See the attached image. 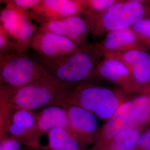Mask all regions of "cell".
<instances>
[{
  "instance_id": "obj_1",
  "label": "cell",
  "mask_w": 150,
  "mask_h": 150,
  "mask_svg": "<svg viewBox=\"0 0 150 150\" xmlns=\"http://www.w3.org/2000/svg\"><path fill=\"white\" fill-rule=\"evenodd\" d=\"M103 58L100 43H88L71 54L58 58L38 56V62L51 77L75 87L93 82L95 70Z\"/></svg>"
},
{
  "instance_id": "obj_2",
  "label": "cell",
  "mask_w": 150,
  "mask_h": 150,
  "mask_svg": "<svg viewBox=\"0 0 150 150\" xmlns=\"http://www.w3.org/2000/svg\"><path fill=\"white\" fill-rule=\"evenodd\" d=\"M132 95L116 87L89 82L62 92L55 105H75L82 107L106 122Z\"/></svg>"
},
{
  "instance_id": "obj_3",
  "label": "cell",
  "mask_w": 150,
  "mask_h": 150,
  "mask_svg": "<svg viewBox=\"0 0 150 150\" xmlns=\"http://www.w3.org/2000/svg\"><path fill=\"white\" fill-rule=\"evenodd\" d=\"M74 87L50 76L17 88L1 85L0 102H6L15 108L34 111L55 105L59 95Z\"/></svg>"
},
{
  "instance_id": "obj_4",
  "label": "cell",
  "mask_w": 150,
  "mask_h": 150,
  "mask_svg": "<svg viewBox=\"0 0 150 150\" xmlns=\"http://www.w3.org/2000/svg\"><path fill=\"white\" fill-rule=\"evenodd\" d=\"M150 8L145 4L133 1H121L96 15L84 13L91 34L95 38L108 32L132 28L138 22L149 17Z\"/></svg>"
},
{
  "instance_id": "obj_5",
  "label": "cell",
  "mask_w": 150,
  "mask_h": 150,
  "mask_svg": "<svg viewBox=\"0 0 150 150\" xmlns=\"http://www.w3.org/2000/svg\"><path fill=\"white\" fill-rule=\"evenodd\" d=\"M50 76L42 64L24 54L0 55V83L17 88Z\"/></svg>"
},
{
  "instance_id": "obj_6",
  "label": "cell",
  "mask_w": 150,
  "mask_h": 150,
  "mask_svg": "<svg viewBox=\"0 0 150 150\" xmlns=\"http://www.w3.org/2000/svg\"><path fill=\"white\" fill-rule=\"evenodd\" d=\"M0 26L11 38L15 51L24 54L30 48L32 38L38 26L30 18L28 10L7 5L1 11Z\"/></svg>"
},
{
  "instance_id": "obj_7",
  "label": "cell",
  "mask_w": 150,
  "mask_h": 150,
  "mask_svg": "<svg viewBox=\"0 0 150 150\" xmlns=\"http://www.w3.org/2000/svg\"><path fill=\"white\" fill-rule=\"evenodd\" d=\"M94 79L108 82L132 96L144 89L134 80L126 65L112 57L104 56L95 70Z\"/></svg>"
},
{
  "instance_id": "obj_8",
  "label": "cell",
  "mask_w": 150,
  "mask_h": 150,
  "mask_svg": "<svg viewBox=\"0 0 150 150\" xmlns=\"http://www.w3.org/2000/svg\"><path fill=\"white\" fill-rule=\"evenodd\" d=\"M85 13L79 2L75 0H41L28 10L30 18L38 23V27L69 16L83 15Z\"/></svg>"
},
{
  "instance_id": "obj_9",
  "label": "cell",
  "mask_w": 150,
  "mask_h": 150,
  "mask_svg": "<svg viewBox=\"0 0 150 150\" xmlns=\"http://www.w3.org/2000/svg\"><path fill=\"white\" fill-rule=\"evenodd\" d=\"M37 116L34 111L13 107L6 135L31 147L40 149L36 131Z\"/></svg>"
},
{
  "instance_id": "obj_10",
  "label": "cell",
  "mask_w": 150,
  "mask_h": 150,
  "mask_svg": "<svg viewBox=\"0 0 150 150\" xmlns=\"http://www.w3.org/2000/svg\"><path fill=\"white\" fill-rule=\"evenodd\" d=\"M67 115V129L77 137L88 145L97 139L102 126L96 116L82 107L75 105L64 106Z\"/></svg>"
},
{
  "instance_id": "obj_11",
  "label": "cell",
  "mask_w": 150,
  "mask_h": 150,
  "mask_svg": "<svg viewBox=\"0 0 150 150\" xmlns=\"http://www.w3.org/2000/svg\"><path fill=\"white\" fill-rule=\"evenodd\" d=\"M80 46L70 40L52 32L40 30L34 34L30 48L38 54V56L54 59L71 54L79 50Z\"/></svg>"
},
{
  "instance_id": "obj_12",
  "label": "cell",
  "mask_w": 150,
  "mask_h": 150,
  "mask_svg": "<svg viewBox=\"0 0 150 150\" xmlns=\"http://www.w3.org/2000/svg\"><path fill=\"white\" fill-rule=\"evenodd\" d=\"M38 28L63 36L80 46L88 44L87 40L91 33L88 22L81 15L51 22L39 26Z\"/></svg>"
},
{
  "instance_id": "obj_13",
  "label": "cell",
  "mask_w": 150,
  "mask_h": 150,
  "mask_svg": "<svg viewBox=\"0 0 150 150\" xmlns=\"http://www.w3.org/2000/svg\"><path fill=\"white\" fill-rule=\"evenodd\" d=\"M116 58L129 68L136 82L143 88L150 86V54L146 48L105 54Z\"/></svg>"
},
{
  "instance_id": "obj_14",
  "label": "cell",
  "mask_w": 150,
  "mask_h": 150,
  "mask_svg": "<svg viewBox=\"0 0 150 150\" xmlns=\"http://www.w3.org/2000/svg\"><path fill=\"white\" fill-rule=\"evenodd\" d=\"M100 45L104 55L134 49L146 48L132 28L107 33Z\"/></svg>"
},
{
  "instance_id": "obj_15",
  "label": "cell",
  "mask_w": 150,
  "mask_h": 150,
  "mask_svg": "<svg viewBox=\"0 0 150 150\" xmlns=\"http://www.w3.org/2000/svg\"><path fill=\"white\" fill-rule=\"evenodd\" d=\"M130 128L147 127L150 125V86L126 101Z\"/></svg>"
},
{
  "instance_id": "obj_16",
  "label": "cell",
  "mask_w": 150,
  "mask_h": 150,
  "mask_svg": "<svg viewBox=\"0 0 150 150\" xmlns=\"http://www.w3.org/2000/svg\"><path fill=\"white\" fill-rule=\"evenodd\" d=\"M47 144L45 150H85L88 144L77 137L66 127L52 129L46 134Z\"/></svg>"
},
{
  "instance_id": "obj_17",
  "label": "cell",
  "mask_w": 150,
  "mask_h": 150,
  "mask_svg": "<svg viewBox=\"0 0 150 150\" xmlns=\"http://www.w3.org/2000/svg\"><path fill=\"white\" fill-rule=\"evenodd\" d=\"M68 119L64 107L52 105L43 108L38 113L36 131L40 140L43 134L57 127H67Z\"/></svg>"
},
{
  "instance_id": "obj_18",
  "label": "cell",
  "mask_w": 150,
  "mask_h": 150,
  "mask_svg": "<svg viewBox=\"0 0 150 150\" xmlns=\"http://www.w3.org/2000/svg\"><path fill=\"white\" fill-rule=\"evenodd\" d=\"M146 128L125 129L106 144L97 147L91 146L88 150H134Z\"/></svg>"
},
{
  "instance_id": "obj_19",
  "label": "cell",
  "mask_w": 150,
  "mask_h": 150,
  "mask_svg": "<svg viewBox=\"0 0 150 150\" xmlns=\"http://www.w3.org/2000/svg\"><path fill=\"white\" fill-rule=\"evenodd\" d=\"M121 1L122 0H81L79 4L85 11V13L96 15Z\"/></svg>"
},
{
  "instance_id": "obj_20",
  "label": "cell",
  "mask_w": 150,
  "mask_h": 150,
  "mask_svg": "<svg viewBox=\"0 0 150 150\" xmlns=\"http://www.w3.org/2000/svg\"><path fill=\"white\" fill-rule=\"evenodd\" d=\"M132 28L145 47L150 48V17L137 22Z\"/></svg>"
},
{
  "instance_id": "obj_21",
  "label": "cell",
  "mask_w": 150,
  "mask_h": 150,
  "mask_svg": "<svg viewBox=\"0 0 150 150\" xmlns=\"http://www.w3.org/2000/svg\"><path fill=\"white\" fill-rule=\"evenodd\" d=\"M13 52H15L13 42L4 28L0 26V55Z\"/></svg>"
},
{
  "instance_id": "obj_22",
  "label": "cell",
  "mask_w": 150,
  "mask_h": 150,
  "mask_svg": "<svg viewBox=\"0 0 150 150\" xmlns=\"http://www.w3.org/2000/svg\"><path fill=\"white\" fill-rule=\"evenodd\" d=\"M0 150H21V143L10 136H0Z\"/></svg>"
},
{
  "instance_id": "obj_23",
  "label": "cell",
  "mask_w": 150,
  "mask_h": 150,
  "mask_svg": "<svg viewBox=\"0 0 150 150\" xmlns=\"http://www.w3.org/2000/svg\"><path fill=\"white\" fill-rule=\"evenodd\" d=\"M41 0H0L1 4L5 5H12L18 7L29 10L36 5Z\"/></svg>"
},
{
  "instance_id": "obj_24",
  "label": "cell",
  "mask_w": 150,
  "mask_h": 150,
  "mask_svg": "<svg viewBox=\"0 0 150 150\" xmlns=\"http://www.w3.org/2000/svg\"><path fill=\"white\" fill-rule=\"evenodd\" d=\"M134 150H150V126L145 129Z\"/></svg>"
},
{
  "instance_id": "obj_25",
  "label": "cell",
  "mask_w": 150,
  "mask_h": 150,
  "mask_svg": "<svg viewBox=\"0 0 150 150\" xmlns=\"http://www.w3.org/2000/svg\"><path fill=\"white\" fill-rule=\"evenodd\" d=\"M122 1H133L141 2L143 4H145V2H150V0H122Z\"/></svg>"
},
{
  "instance_id": "obj_26",
  "label": "cell",
  "mask_w": 150,
  "mask_h": 150,
  "mask_svg": "<svg viewBox=\"0 0 150 150\" xmlns=\"http://www.w3.org/2000/svg\"><path fill=\"white\" fill-rule=\"evenodd\" d=\"M75 1H77V2H79V1H80L81 0H75Z\"/></svg>"
}]
</instances>
